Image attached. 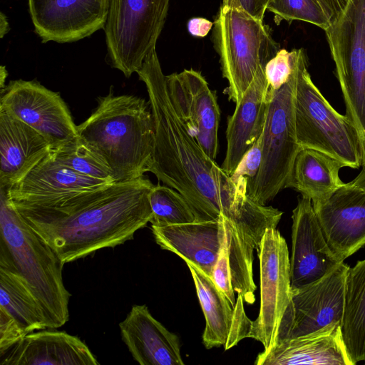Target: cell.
Wrapping results in <instances>:
<instances>
[{
  "label": "cell",
  "mask_w": 365,
  "mask_h": 365,
  "mask_svg": "<svg viewBox=\"0 0 365 365\" xmlns=\"http://www.w3.org/2000/svg\"><path fill=\"white\" fill-rule=\"evenodd\" d=\"M148 178L114 182L50 206L12 203L65 263L132 240L150 222Z\"/></svg>",
  "instance_id": "2"
},
{
  "label": "cell",
  "mask_w": 365,
  "mask_h": 365,
  "mask_svg": "<svg viewBox=\"0 0 365 365\" xmlns=\"http://www.w3.org/2000/svg\"><path fill=\"white\" fill-rule=\"evenodd\" d=\"M170 96L190 133L215 159L218 151L220 110L215 92L192 68L166 76Z\"/></svg>",
  "instance_id": "13"
},
{
  "label": "cell",
  "mask_w": 365,
  "mask_h": 365,
  "mask_svg": "<svg viewBox=\"0 0 365 365\" xmlns=\"http://www.w3.org/2000/svg\"><path fill=\"white\" fill-rule=\"evenodd\" d=\"M343 167L344 164L325 153L302 148L294 160L287 187L310 199L312 205L319 204L344 185L339 175Z\"/></svg>",
  "instance_id": "25"
},
{
  "label": "cell",
  "mask_w": 365,
  "mask_h": 365,
  "mask_svg": "<svg viewBox=\"0 0 365 365\" xmlns=\"http://www.w3.org/2000/svg\"><path fill=\"white\" fill-rule=\"evenodd\" d=\"M0 264L11 266L25 280L48 329L68 321L71 294L63 281L64 263L20 215L4 188H0Z\"/></svg>",
  "instance_id": "4"
},
{
  "label": "cell",
  "mask_w": 365,
  "mask_h": 365,
  "mask_svg": "<svg viewBox=\"0 0 365 365\" xmlns=\"http://www.w3.org/2000/svg\"><path fill=\"white\" fill-rule=\"evenodd\" d=\"M213 23L204 18H193L187 24L189 32L194 36L204 37L212 29Z\"/></svg>",
  "instance_id": "35"
},
{
  "label": "cell",
  "mask_w": 365,
  "mask_h": 365,
  "mask_svg": "<svg viewBox=\"0 0 365 365\" xmlns=\"http://www.w3.org/2000/svg\"><path fill=\"white\" fill-rule=\"evenodd\" d=\"M59 163L89 178L114 182L104 158L78 135L51 151Z\"/></svg>",
  "instance_id": "28"
},
{
  "label": "cell",
  "mask_w": 365,
  "mask_h": 365,
  "mask_svg": "<svg viewBox=\"0 0 365 365\" xmlns=\"http://www.w3.org/2000/svg\"><path fill=\"white\" fill-rule=\"evenodd\" d=\"M113 182L81 175L59 163L50 152L21 181L6 190L13 202L50 206Z\"/></svg>",
  "instance_id": "18"
},
{
  "label": "cell",
  "mask_w": 365,
  "mask_h": 365,
  "mask_svg": "<svg viewBox=\"0 0 365 365\" xmlns=\"http://www.w3.org/2000/svg\"><path fill=\"white\" fill-rule=\"evenodd\" d=\"M170 0H108L103 26L112 66L129 78L155 49Z\"/></svg>",
  "instance_id": "8"
},
{
  "label": "cell",
  "mask_w": 365,
  "mask_h": 365,
  "mask_svg": "<svg viewBox=\"0 0 365 365\" xmlns=\"http://www.w3.org/2000/svg\"><path fill=\"white\" fill-rule=\"evenodd\" d=\"M341 324H329L300 336L277 341L259 353L256 365H354L346 350Z\"/></svg>",
  "instance_id": "19"
},
{
  "label": "cell",
  "mask_w": 365,
  "mask_h": 365,
  "mask_svg": "<svg viewBox=\"0 0 365 365\" xmlns=\"http://www.w3.org/2000/svg\"><path fill=\"white\" fill-rule=\"evenodd\" d=\"M211 279L235 307V290L232 283L227 236L220 249L217 259L212 268Z\"/></svg>",
  "instance_id": "32"
},
{
  "label": "cell",
  "mask_w": 365,
  "mask_h": 365,
  "mask_svg": "<svg viewBox=\"0 0 365 365\" xmlns=\"http://www.w3.org/2000/svg\"><path fill=\"white\" fill-rule=\"evenodd\" d=\"M215 47L229 99L235 105L267 63L281 49L269 26L233 6L222 4L214 24Z\"/></svg>",
  "instance_id": "6"
},
{
  "label": "cell",
  "mask_w": 365,
  "mask_h": 365,
  "mask_svg": "<svg viewBox=\"0 0 365 365\" xmlns=\"http://www.w3.org/2000/svg\"><path fill=\"white\" fill-rule=\"evenodd\" d=\"M186 264L205 318V346L210 349L222 345L228 350L248 338L252 321L246 315L242 297L238 294L233 307L209 276L193 264Z\"/></svg>",
  "instance_id": "17"
},
{
  "label": "cell",
  "mask_w": 365,
  "mask_h": 365,
  "mask_svg": "<svg viewBox=\"0 0 365 365\" xmlns=\"http://www.w3.org/2000/svg\"><path fill=\"white\" fill-rule=\"evenodd\" d=\"M341 327L354 364L365 362V259L358 261L348 269Z\"/></svg>",
  "instance_id": "26"
},
{
  "label": "cell",
  "mask_w": 365,
  "mask_h": 365,
  "mask_svg": "<svg viewBox=\"0 0 365 365\" xmlns=\"http://www.w3.org/2000/svg\"><path fill=\"white\" fill-rule=\"evenodd\" d=\"M0 22V34L2 38L9 30L6 16L2 12H1Z\"/></svg>",
  "instance_id": "38"
},
{
  "label": "cell",
  "mask_w": 365,
  "mask_h": 365,
  "mask_svg": "<svg viewBox=\"0 0 365 365\" xmlns=\"http://www.w3.org/2000/svg\"><path fill=\"white\" fill-rule=\"evenodd\" d=\"M291 289L312 284L341 263L328 245L310 199L302 196L292 212Z\"/></svg>",
  "instance_id": "15"
},
{
  "label": "cell",
  "mask_w": 365,
  "mask_h": 365,
  "mask_svg": "<svg viewBox=\"0 0 365 365\" xmlns=\"http://www.w3.org/2000/svg\"><path fill=\"white\" fill-rule=\"evenodd\" d=\"M152 225L167 226L195 221V214L184 197L164 185H154L149 193Z\"/></svg>",
  "instance_id": "29"
},
{
  "label": "cell",
  "mask_w": 365,
  "mask_h": 365,
  "mask_svg": "<svg viewBox=\"0 0 365 365\" xmlns=\"http://www.w3.org/2000/svg\"><path fill=\"white\" fill-rule=\"evenodd\" d=\"M297 54L293 73L279 89L269 88L266 121L262 133L261 165L257 175L247 180V194L266 205L287 187L294 160L301 149L294 122V92L297 83Z\"/></svg>",
  "instance_id": "7"
},
{
  "label": "cell",
  "mask_w": 365,
  "mask_h": 365,
  "mask_svg": "<svg viewBox=\"0 0 365 365\" xmlns=\"http://www.w3.org/2000/svg\"><path fill=\"white\" fill-rule=\"evenodd\" d=\"M262 150V138L261 134L259 138L245 153L231 176L235 183L240 178H246L248 180L257 175L261 165Z\"/></svg>",
  "instance_id": "33"
},
{
  "label": "cell",
  "mask_w": 365,
  "mask_h": 365,
  "mask_svg": "<svg viewBox=\"0 0 365 365\" xmlns=\"http://www.w3.org/2000/svg\"><path fill=\"white\" fill-rule=\"evenodd\" d=\"M259 260L260 307L248 338L255 339L267 353L275 345L282 318L291 298L290 261L287 242L277 228L262 238Z\"/></svg>",
  "instance_id": "10"
},
{
  "label": "cell",
  "mask_w": 365,
  "mask_h": 365,
  "mask_svg": "<svg viewBox=\"0 0 365 365\" xmlns=\"http://www.w3.org/2000/svg\"><path fill=\"white\" fill-rule=\"evenodd\" d=\"M78 135L106 160L114 182L144 176L151 160L155 130L149 102L134 95L98 98L94 112L77 125Z\"/></svg>",
  "instance_id": "3"
},
{
  "label": "cell",
  "mask_w": 365,
  "mask_h": 365,
  "mask_svg": "<svg viewBox=\"0 0 365 365\" xmlns=\"http://www.w3.org/2000/svg\"><path fill=\"white\" fill-rule=\"evenodd\" d=\"M35 32L42 42L69 43L103 28L108 0H28Z\"/></svg>",
  "instance_id": "14"
},
{
  "label": "cell",
  "mask_w": 365,
  "mask_h": 365,
  "mask_svg": "<svg viewBox=\"0 0 365 365\" xmlns=\"http://www.w3.org/2000/svg\"><path fill=\"white\" fill-rule=\"evenodd\" d=\"M267 10L274 14V21L299 20L324 31L331 25V17L319 0H272Z\"/></svg>",
  "instance_id": "30"
},
{
  "label": "cell",
  "mask_w": 365,
  "mask_h": 365,
  "mask_svg": "<svg viewBox=\"0 0 365 365\" xmlns=\"http://www.w3.org/2000/svg\"><path fill=\"white\" fill-rule=\"evenodd\" d=\"M0 365H96V358L79 338L65 331L26 335L1 355Z\"/></svg>",
  "instance_id": "24"
},
{
  "label": "cell",
  "mask_w": 365,
  "mask_h": 365,
  "mask_svg": "<svg viewBox=\"0 0 365 365\" xmlns=\"http://www.w3.org/2000/svg\"><path fill=\"white\" fill-rule=\"evenodd\" d=\"M51 150L43 135L0 108V188L21 181Z\"/></svg>",
  "instance_id": "20"
},
{
  "label": "cell",
  "mask_w": 365,
  "mask_h": 365,
  "mask_svg": "<svg viewBox=\"0 0 365 365\" xmlns=\"http://www.w3.org/2000/svg\"><path fill=\"white\" fill-rule=\"evenodd\" d=\"M297 48H282L266 65L265 75L269 88L279 89L290 78L294 68Z\"/></svg>",
  "instance_id": "31"
},
{
  "label": "cell",
  "mask_w": 365,
  "mask_h": 365,
  "mask_svg": "<svg viewBox=\"0 0 365 365\" xmlns=\"http://www.w3.org/2000/svg\"><path fill=\"white\" fill-rule=\"evenodd\" d=\"M349 183L351 185L365 190V166L362 167V170L359 174Z\"/></svg>",
  "instance_id": "37"
},
{
  "label": "cell",
  "mask_w": 365,
  "mask_h": 365,
  "mask_svg": "<svg viewBox=\"0 0 365 365\" xmlns=\"http://www.w3.org/2000/svg\"><path fill=\"white\" fill-rule=\"evenodd\" d=\"M271 1L272 0H223L222 4L237 8L257 20L263 21L265 11Z\"/></svg>",
  "instance_id": "34"
},
{
  "label": "cell",
  "mask_w": 365,
  "mask_h": 365,
  "mask_svg": "<svg viewBox=\"0 0 365 365\" xmlns=\"http://www.w3.org/2000/svg\"><path fill=\"white\" fill-rule=\"evenodd\" d=\"M313 207L328 245L340 261L365 245V190L344 183Z\"/></svg>",
  "instance_id": "16"
},
{
  "label": "cell",
  "mask_w": 365,
  "mask_h": 365,
  "mask_svg": "<svg viewBox=\"0 0 365 365\" xmlns=\"http://www.w3.org/2000/svg\"><path fill=\"white\" fill-rule=\"evenodd\" d=\"M294 122L302 148L320 151L345 167L365 166V148L356 126L334 110L314 85L303 48L297 61Z\"/></svg>",
  "instance_id": "5"
},
{
  "label": "cell",
  "mask_w": 365,
  "mask_h": 365,
  "mask_svg": "<svg viewBox=\"0 0 365 365\" xmlns=\"http://www.w3.org/2000/svg\"><path fill=\"white\" fill-rule=\"evenodd\" d=\"M349 266L341 263L320 279L291 289L282 318L277 341L294 338L342 322L345 283Z\"/></svg>",
  "instance_id": "11"
},
{
  "label": "cell",
  "mask_w": 365,
  "mask_h": 365,
  "mask_svg": "<svg viewBox=\"0 0 365 365\" xmlns=\"http://www.w3.org/2000/svg\"><path fill=\"white\" fill-rule=\"evenodd\" d=\"M156 243L199 268L211 278L212 268L226 237L223 217L219 221L156 226L151 225Z\"/></svg>",
  "instance_id": "21"
},
{
  "label": "cell",
  "mask_w": 365,
  "mask_h": 365,
  "mask_svg": "<svg viewBox=\"0 0 365 365\" xmlns=\"http://www.w3.org/2000/svg\"><path fill=\"white\" fill-rule=\"evenodd\" d=\"M329 13L331 23L344 10L349 0H319Z\"/></svg>",
  "instance_id": "36"
},
{
  "label": "cell",
  "mask_w": 365,
  "mask_h": 365,
  "mask_svg": "<svg viewBox=\"0 0 365 365\" xmlns=\"http://www.w3.org/2000/svg\"><path fill=\"white\" fill-rule=\"evenodd\" d=\"M6 71L5 69V67L4 66H1V90L4 89L6 86V85L4 84L5 83V79L6 78Z\"/></svg>",
  "instance_id": "39"
},
{
  "label": "cell",
  "mask_w": 365,
  "mask_h": 365,
  "mask_svg": "<svg viewBox=\"0 0 365 365\" xmlns=\"http://www.w3.org/2000/svg\"><path fill=\"white\" fill-rule=\"evenodd\" d=\"M120 335L140 365H184L178 336L150 313L146 305H133L119 324Z\"/></svg>",
  "instance_id": "22"
},
{
  "label": "cell",
  "mask_w": 365,
  "mask_h": 365,
  "mask_svg": "<svg viewBox=\"0 0 365 365\" xmlns=\"http://www.w3.org/2000/svg\"><path fill=\"white\" fill-rule=\"evenodd\" d=\"M269 88L265 71L262 72L235 105L233 114L227 118V151L221 167L230 177L263 132L269 103Z\"/></svg>",
  "instance_id": "23"
},
{
  "label": "cell",
  "mask_w": 365,
  "mask_h": 365,
  "mask_svg": "<svg viewBox=\"0 0 365 365\" xmlns=\"http://www.w3.org/2000/svg\"><path fill=\"white\" fill-rule=\"evenodd\" d=\"M0 108L31 126L56 148L78 135L70 110L57 92L36 81H11L1 90Z\"/></svg>",
  "instance_id": "12"
},
{
  "label": "cell",
  "mask_w": 365,
  "mask_h": 365,
  "mask_svg": "<svg viewBox=\"0 0 365 365\" xmlns=\"http://www.w3.org/2000/svg\"><path fill=\"white\" fill-rule=\"evenodd\" d=\"M0 309L13 318L27 335L48 329L43 309L25 280L9 265L0 264Z\"/></svg>",
  "instance_id": "27"
},
{
  "label": "cell",
  "mask_w": 365,
  "mask_h": 365,
  "mask_svg": "<svg viewBox=\"0 0 365 365\" xmlns=\"http://www.w3.org/2000/svg\"><path fill=\"white\" fill-rule=\"evenodd\" d=\"M325 33L346 115L356 126L365 148V0H349Z\"/></svg>",
  "instance_id": "9"
},
{
  "label": "cell",
  "mask_w": 365,
  "mask_h": 365,
  "mask_svg": "<svg viewBox=\"0 0 365 365\" xmlns=\"http://www.w3.org/2000/svg\"><path fill=\"white\" fill-rule=\"evenodd\" d=\"M137 73L146 86L155 130L148 172L184 197L195 221L223 217L231 233L259 241L273 224L274 208L250 198L247 178H240L235 183L190 133L170 96L155 50Z\"/></svg>",
  "instance_id": "1"
}]
</instances>
